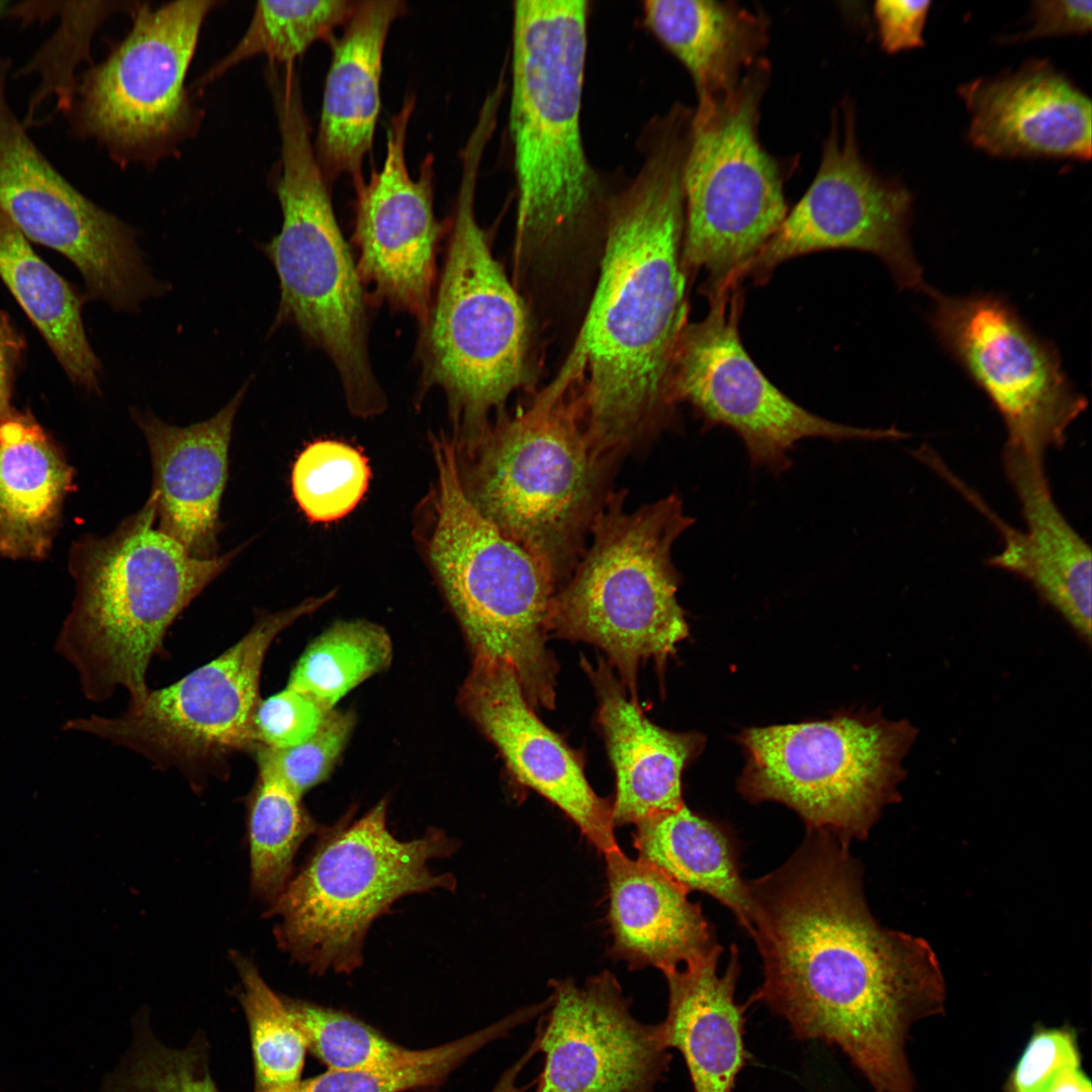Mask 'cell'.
Masks as SVG:
<instances>
[{
  "instance_id": "1",
  "label": "cell",
  "mask_w": 1092,
  "mask_h": 1092,
  "mask_svg": "<svg viewBox=\"0 0 1092 1092\" xmlns=\"http://www.w3.org/2000/svg\"><path fill=\"white\" fill-rule=\"evenodd\" d=\"M848 844L809 832L775 872L749 882L760 1001L795 1037L837 1046L874 1092H914L906 1039L943 1009L938 960L923 938L872 915Z\"/></svg>"
},
{
  "instance_id": "2",
  "label": "cell",
  "mask_w": 1092,
  "mask_h": 1092,
  "mask_svg": "<svg viewBox=\"0 0 1092 1092\" xmlns=\"http://www.w3.org/2000/svg\"><path fill=\"white\" fill-rule=\"evenodd\" d=\"M637 146L638 171L609 199L599 280L574 344L583 359L588 435L623 457L677 424L669 379L689 324L690 277L681 264L689 132L676 121L654 120Z\"/></svg>"
},
{
  "instance_id": "3",
  "label": "cell",
  "mask_w": 1092,
  "mask_h": 1092,
  "mask_svg": "<svg viewBox=\"0 0 1092 1092\" xmlns=\"http://www.w3.org/2000/svg\"><path fill=\"white\" fill-rule=\"evenodd\" d=\"M582 364L573 347L547 386L513 414H499L472 444L455 449L471 504L540 564L556 592L584 552L623 460L588 435Z\"/></svg>"
},
{
  "instance_id": "4",
  "label": "cell",
  "mask_w": 1092,
  "mask_h": 1092,
  "mask_svg": "<svg viewBox=\"0 0 1092 1092\" xmlns=\"http://www.w3.org/2000/svg\"><path fill=\"white\" fill-rule=\"evenodd\" d=\"M589 2L513 4L509 134L516 249L548 254L596 234L622 178L589 161L581 129Z\"/></svg>"
},
{
  "instance_id": "5",
  "label": "cell",
  "mask_w": 1092,
  "mask_h": 1092,
  "mask_svg": "<svg viewBox=\"0 0 1092 1092\" xmlns=\"http://www.w3.org/2000/svg\"><path fill=\"white\" fill-rule=\"evenodd\" d=\"M241 549L192 556L157 527L150 495L110 534L76 542L70 555L76 596L56 647L76 669L85 697L103 702L123 690L128 702L142 699L169 628Z\"/></svg>"
},
{
  "instance_id": "6",
  "label": "cell",
  "mask_w": 1092,
  "mask_h": 1092,
  "mask_svg": "<svg viewBox=\"0 0 1092 1092\" xmlns=\"http://www.w3.org/2000/svg\"><path fill=\"white\" fill-rule=\"evenodd\" d=\"M488 142L471 132L459 153L460 183L446 256L418 347L424 387L438 386L447 397L456 447L477 440L491 424V413H504L528 377L527 310L475 214Z\"/></svg>"
},
{
  "instance_id": "7",
  "label": "cell",
  "mask_w": 1092,
  "mask_h": 1092,
  "mask_svg": "<svg viewBox=\"0 0 1092 1092\" xmlns=\"http://www.w3.org/2000/svg\"><path fill=\"white\" fill-rule=\"evenodd\" d=\"M272 99L281 143L276 194L282 225L262 249L280 282L274 328L291 324L322 349L336 366L350 410L373 416L385 397L369 360L367 299L357 263L335 215L301 91L286 87Z\"/></svg>"
},
{
  "instance_id": "8",
  "label": "cell",
  "mask_w": 1092,
  "mask_h": 1092,
  "mask_svg": "<svg viewBox=\"0 0 1092 1092\" xmlns=\"http://www.w3.org/2000/svg\"><path fill=\"white\" fill-rule=\"evenodd\" d=\"M626 496L614 490L596 518L590 544L553 597L549 634L602 649L638 700L640 665L653 660L663 672L689 636L672 547L695 520L677 493L634 511L626 510Z\"/></svg>"
},
{
  "instance_id": "9",
  "label": "cell",
  "mask_w": 1092,
  "mask_h": 1092,
  "mask_svg": "<svg viewBox=\"0 0 1092 1092\" xmlns=\"http://www.w3.org/2000/svg\"><path fill=\"white\" fill-rule=\"evenodd\" d=\"M437 479L425 547L474 658L510 664L533 707L553 709L557 661L547 646L555 587L540 564L467 497L454 445L433 442Z\"/></svg>"
},
{
  "instance_id": "10",
  "label": "cell",
  "mask_w": 1092,
  "mask_h": 1092,
  "mask_svg": "<svg viewBox=\"0 0 1092 1092\" xmlns=\"http://www.w3.org/2000/svg\"><path fill=\"white\" fill-rule=\"evenodd\" d=\"M387 799L362 817L320 830L300 871L270 905L278 945L313 974H350L363 964L366 935L399 899L437 889L453 892L451 873L430 861L452 855L458 842L430 828L400 840L387 825Z\"/></svg>"
},
{
  "instance_id": "11",
  "label": "cell",
  "mask_w": 1092,
  "mask_h": 1092,
  "mask_svg": "<svg viewBox=\"0 0 1092 1092\" xmlns=\"http://www.w3.org/2000/svg\"><path fill=\"white\" fill-rule=\"evenodd\" d=\"M770 73L763 58L732 94L694 109L681 264L689 277L705 271L700 292L708 300L743 281L789 211L785 183L792 168L763 148L758 131Z\"/></svg>"
},
{
  "instance_id": "12",
  "label": "cell",
  "mask_w": 1092,
  "mask_h": 1092,
  "mask_svg": "<svg viewBox=\"0 0 1092 1092\" xmlns=\"http://www.w3.org/2000/svg\"><path fill=\"white\" fill-rule=\"evenodd\" d=\"M918 735L907 719L844 711L829 719L744 729L746 763L738 792L751 803H782L808 832L848 844L863 840L883 809L901 801L903 761Z\"/></svg>"
},
{
  "instance_id": "13",
  "label": "cell",
  "mask_w": 1092,
  "mask_h": 1092,
  "mask_svg": "<svg viewBox=\"0 0 1092 1092\" xmlns=\"http://www.w3.org/2000/svg\"><path fill=\"white\" fill-rule=\"evenodd\" d=\"M307 599L257 616L251 629L213 660L178 681L128 702L119 716L70 720L79 731L125 747L155 768L176 769L195 792L210 780L225 781L237 753L256 747L253 716L260 702L261 673L276 637L333 598Z\"/></svg>"
},
{
  "instance_id": "14",
  "label": "cell",
  "mask_w": 1092,
  "mask_h": 1092,
  "mask_svg": "<svg viewBox=\"0 0 1092 1092\" xmlns=\"http://www.w3.org/2000/svg\"><path fill=\"white\" fill-rule=\"evenodd\" d=\"M213 0L153 7L134 1L131 27L100 63L78 76L64 113L70 131L102 146L120 166L155 165L194 134L201 111L186 76Z\"/></svg>"
},
{
  "instance_id": "15",
  "label": "cell",
  "mask_w": 1092,
  "mask_h": 1092,
  "mask_svg": "<svg viewBox=\"0 0 1092 1092\" xmlns=\"http://www.w3.org/2000/svg\"><path fill=\"white\" fill-rule=\"evenodd\" d=\"M707 315L685 328L672 361L669 390L677 405L688 402L705 429L725 427L745 446L754 467L780 474L802 440H897L895 427L848 426L819 417L782 392L744 348L739 321L744 308L740 283L708 300Z\"/></svg>"
},
{
  "instance_id": "16",
  "label": "cell",
  "mask_w": 1092,
  "mask_h": 1092,
  "mask_svg": "<svg viewBox=\"0 0 1092 1092\" xmlns=\"http://www.w3.org/2000/svg\"><path fill=\"white\" fill-rule=\"evenodd\" d=\"M913 195L880 176L861 157L854 107L832 113L821 163L808 190L745 269L742 280L766 284L777 267L806 254L855 250L875 255L900 289L928 293L909 238Z\"/></svg>"
},
{
  "instance_id": "17",
  "label": "cell",
  "mask_w": 1092,
  "mask_h": 1092,
  "mask_svg": "<svg viewBox=\"0 0 1092 1092\" xmlns=\"http://www.w3.org/2000/svg\"><path fill=\"white\" fill-rule=\"evenodd\" d=\"M11 66L0 58V208L28 241L75 265L87 298L136 310L164 284L145 265L133 230L77 190L31 141L7 98Z\"/></svg>"
},
{
  "instance_id": "18",
  "label": "cell",
  "mask_w": 1092,
  "mask_h": 1092,
  "mask_svg": "<svg viewBox=\"0 0 1092 1092\" xmlns=\"http://www.w3.org/2000/svg\"><path fill=\"white\" fill-rule=\"evenodd\" d=\"M928 295L932 331L1000 414L1006 444L1041 454L1061 446L1087 401L1067 377L1057 348L1002 296L933 289Z\"/></svg>"
},
{
  "instance_id": "19",
  "label": "cell",
  "mask_w": 1092,
  "mask_h": 1092,
  "mask_svg": "<svg viewBox=\"0 0 1092 1092\" xmlns=\"http://www.w3.org/2000/svg\"><path fill=\"white\" fill-rule=\"evenodd\" d=\"M551 987L535 1032L544 1057L535 1092H655L671 1061L661 1022L634 1017L609 972Z\"/></svg>"
},
{
  "instance_id": "20",
  "label": "cell",
  "mask_w": 1092,
  "mask_h": 1092,
  "mask_svg": "<svg viewBox=\"0 0 1092 1092\" xmlns=\"http://www.w3.org/2000/svg\"><path fill=\"white\" fill-rule=\"evenodd\" d=\"M416 106L405 95L386 129V153L379 170L354 187L353 240L360 278L372 299L416 317L428 316L436 280V254L443 226L434 212V157L410 175L405 142Z\"/></svg>"
},
{
  "instance_id": "21",
  "label": "cell",
  "mask_w": 1092,
  "mask_h": 1092,
  "mask_svg": "<svg viewBox=\"0 0 1092 1092\" xmlns=\"http://www.w3.org/2000/svg\"><path fill=\"white\" fill-rule=\"evenodd\" d=\"M458 704L521 784L557 806L604 854L619 847L611 803L590 787L581 756L538 718L510 664L474 658Z\"/></svg>"
},
{
  "instance_id": "22",
  "label": "cell",
  "mask_w": 1092,
  "mask_h": 1092,
  "mask_svg": "<svg viewBox=\"0 0 1092 1092\" xmlns=\"http://www.w3.org/2000/svg\"><path fill=\"white\" fill-rule=\"evenodd\" d=\"M968 139L997 158H1091V101L1048 60L962 84Z\"/></svg>"
},
{
  "instance_id": "23",
  "label": "cell",
  "mask_w": 1092,
  "mask_h": 1092,
  "mask_svg": "<svg viewBox=\"0 0 1092 1092\" xmlns=\"http://www.w3.org/2000/svg\"><path fill=\"white\" fill-rule=\"evenodd\" d=\"M1044 454L1005 444L1006 475L1021 506L1025 530L1010 527L969 489L961 490L999 530L1003 548L988 559L1029 582L1090 645L1091 549L1057 507L1043 465Z\"/></svg>"
},
{
  "instance_id": "24",
  "label": "cell",
  "mask_w": 1092,
  "mask_h": 1092,
  "mask_svg": "<svg viewBox=\"0 0 1092 1092\" xmlns=\"http://www.w3.org/2000/svg\"><path fill=\"white\" fill-rule=\"evenodd\" d=\"M250 380L213 417L187 427L132 410L152 462L157 527L197 558L217 556L218 515L233 425Z\"/></svg>"
},
{
  "instance_id": "25",
  "label": "cell",
  "mask_w": 1092,
  "mask_h": 1092,
  "mask_svg": "<svg viewBox=\"0 0 1092 1092\" xmlns=\"http://www.w3.org/2000/svg\"><path fill=\"white\" fill-rule=\"evenodd\" d=\"M405 10L402 0L355 1L341 35L328 40L331 63L313 148L331 188L341 176L354 187L364 181L363 162L373 148L381 109L384 47Z\"/></svg>"
},
{
  "instance_id": "26",
  "label": "cell",
  "mask_w": 1092,
  "mask_h": 1092,
  "mask_svg": "<svg viewBox=\"0 0 1092 1092\" xmlns=\"http://www.w3.org/2000/svg\"><path fill=\"white\" fill-rule=\"evenodd\" d=\"M581 666L597 694L598 723L616 776L614 824L636 825L679 808L682 771L702 752L705 737L651 722L603 658L593 665L582 656Z\"/></svg>"
},
{
  "instance_id": "27",
  "label": "cell",
  "mask_w": 1092,
  "mask_h": 1092,
  "mask_svg": "<svg viewBox=\"0 0 1092 1092\" xmlns=\"http://www.w3.org/2000/svg\"><path fill=\"white\" fill-rule=\"evenodd\" d=\"M613 951L634 968L662 973L719 944L700 904L662 872L619 847L605 853Z\"/></svg>"
},
{
  "instance_id": "28",
  "label": "cell",
  "mask_w": 1092,
  "mask_h": 1092,
  "mask_svg": "<svg viewBox=\"0 0 1092 1092\" xmlns=\"http://www.w3.org/2000/svg\"><path fill=\"white\" fill-rule=\"evenodd\" d=\"M719 945L708 954L663 972L668 1005L661 1022L669 1050L680 1053L694 1092H732L745 1064L744 1013L735 990L740 974L735 945L723 974Z\"/></svg>"
},
{
  "instance_id": "29",
  "label": "cell",
  "mask_w": 1092,
  "mask_h": 1092,
  "mask_svg": "<svg viewBox=\"0 0 1092 1092\" xmlns=\"http://www.w3.org/2000/svg\"><path fill=\"white\" fill-rule=\"evenodd\" d=\"M642 21L686 68L698 102L732 94L769 41L766 14L734 1L646 0Z\"/></svg>"
},
{
  "instance_id": "30",
  "label": "cell",
  "mask_w": 1092,
  "mask_h": 1092,
  "mask_svg": "<svg viewBox=\"0 0 1092 1092\" xmlns=\"http://www.w3.org/2000/svg\"><path fill=\"white\" fill-rule=\"evenodd\" d=\"M73 468L29 412L0 418V556L44 558Z\"/></svg>"
},
{
  "instance_id": "31",
  "label": "cell",
  "mask_w": 1092,
  "mask_h": 1092,
  "mask_svg": "<svg viewBox=\"0 0 1092 1092\" xmlns=\"http://www.w3.org/2000/svg\"><path fill=\"white\" fill-rule=\"evenodd\" d=\"M638 858L690 891L703 892L727 907L752 934V900L739 871L735 842L725 828L685 804L636 824Z\"/></svg>"
},
{
  "instance_id": "32",
  "label": "cell",
  "mask_w": 1092,
  "mask_h": 1092,
  "mask_svg": "<svg viewBox=\"0 0 1092 1092\" xmlns=\"http://www.w3.org/2000/svg\"><path fill=\"white\" fill-rule=\"evenodd\" d=\"M0 278L76 384L98 390L101 364L85 334V297L48 265L0 208Z\"/></svg>"
},
{
  "instance_id": "33",
  "label": "cell",
  "mask_w": 1092,
  "mask_h": 1092,
  "mask_svg": "<svg viewBox=\"0 0 1092 1092\" xmlns=\"http://www.w3.org/2000/svg\"><path fill=\"white\" fill-rule=\"evenodd\" d=\"M134 1L93 2H22L9 10V16L28 23L41 17L58 14L61 22L52 37L43 43L17 77L37 74L39 86L32 94L23 125L28 128L40 105L50 97L57 99L56 111L67 112L77 87L76 69L90 61L94 34L110 15L128 13Z\"/></svg>"
},
{
  "instance_id": "34",
  "label": "cell",
  "mask_w": 1092,
  "mask_h": 1092,
  "mask_svg": "<svg viewBox=\"0 0 1092 1092\" xmlns=\"http://www.w3.org/2000/svg\"><path fill=\"white\" fill-rule=\"evenodd\" d=\"M544 1003L519 1009L478 1031L427 1050H408L385 1064L353 1071H327L301 1080L292 1092H404L437 1086L467 1058L508 1035L544 1010Z\"/></svg>"
},
{
  "instance_id": "35",
  "label": "cell",
  "mask_w": 1092,
  "mask_h": 1092,
  "mask_svg": "<svg viewBox=\"0 0 1092 1092\" xmlns=\"http://www.w3.org/2000/svg\"><path fill=\"white\" fill-rule=\"evenodd\" d=\"M392 656L391 639L381 626L364 620L338 622L309 643L287 687L333 710L350 691L386 669Z\"/></svg>"
},
{
  "instance_id": "36",
  "label": "cell",
  "mask_w": 1092,
  "mask_h": 1092,
  "mask_svg": "<svg viewBox=\"0 0 1092 1092\" xmlns=\"http://www.w3.org/2000/svg\"><path fill=\"white\" fill-rule=\"evenodd\" d=\"M246 804L251 890L271 905L291 879L297 850L320 827L301 797L261 775Z\"/></svg>"
},
{
  "instance_id": "37",
  "label": "cell",
  "mask_w": 1092,
  "mask_h": 1092,
  "mask_svg": "<svg viewBox=\"0 0 1092 1092\" xmlns=\"http://www.w3.org/2000/svg\"><path fill=\"white\" fill-rule=\"evenodd\" d=\"M355 1H258L242 38L198 81L202 89L242 62L265 56L268 63H295L316 40H329L349 18Z\"/></svg>"
},
{
  "instance_id": "38",
  "label": "cell",
  "mask_w": 1092,
  "mask_h": 1092,
  "mask_svg": "<svg viewBox=\"0 0 1092 1092\" xmlns=\"http://www.w3.org/2000/svg\"><path fill=\"white\" fill-rule=\"evenodd\" d=\"M240 1000L250 1032L254 1092H292L301 1081L307 1044L285 999L263 980L255 965L234 952Z\"/></svg>"
},
{
  "instance_id": "39",
  "label": "cell",
  "mask_w": 1092,
  "mask_h": 1092,
  "mask_svg": "<svg viewBox=\"0 0 1092 1092\" xmlns=\"http://www.w3.org/2000/svg\"><path fill=\"white\" fill-rule=\"evenodd\" d=\"M370 467L357 448L337 440L308 444L291 471L293 497L313 523H330L350 514L363 498Z\"/></svg>"
},
{
  "instance_id": "40",
  "label": "cell",
  "mask_w": 1092,
  "mask_h": 1092,
  "mask_svg": "<svg viewBox=\"0 0 1092 1092\" xmlns=\"http://www.w3.org/2000/svg\"><path fill=\"white\" fill-rule=\"evenodd\" d=\"M132 1042L118 1066L108 1074L101 1092H220L208 1067L201 1036L182 1049L162 1043L146 1020L133 1027Z\"/></svg>"
},
{
  "instance_id": "41",
  "label": "cell",
  "mask_w": 1092,
  "mask_h": 1092,
  "mask_svg": "<svg viewBox=\"0 0 1092 1092\" xmlns=\"http://www.w3.org/2000/svg\"><path fill=\"white\" fill-rule=\"evenodd\" d=\"M310 1051L329 1071H353L385 1064L406 1049L339 1010L284 998Z\"/></svg>"
},
{
  "instance_id": "42",
  "label": "cell",
  "mask_w": 1092,
  "mask_h": 1092,
  "mask_svg": "<svg viewBox=\"0 0 1092 1092\" xmlns=\"http://www.w3.org/2000/svg\"><path fill=\"white\" fill-rule=\"evenodd\" d=\"M354 726L353 712L333 709L317 731L297 745L284 748L257 745L251 754L258 775L279 782L302 798L330 777Z\"/></svg>"
},
{
  "instance_id": "43",
  "label": "cell",
  "mask_w": 1092,
  "mask_h": 1092,
  "mask_svg": "<svg viewBox=\"0 0 1092 1092\" xmlns=\"http://www.w3.org/2000/svg\"><path fill=\"white\" fill-rule=\"evenodd\" d=\"M330 711L309 696L286 687L258 703L253 716L256 746L297 745L317 731Z\"/></svg>"
},
{
  "instance_id": "44",
  "label": "cell",
  "mask_w": 1092,
  "mask_h": 1092,
  "mask_svg": "<svg viewBox=\"0 0 1092 1092\" xmlns=\"http://www.w3.org/2000/svg\"><path fill=\"white\" fill-rule=\"evenodd\" d=\"M1074 1033L1068 1028L1039 1029L1029 1039L1009 1083L1008 1092H1048L1067 1067H1079Z\"/></svg>"
},
{
  "instance_id": "45",
  "label": "cell",
  "mask_w": 1092,
  "mask_h": 1092,
  "mask_svg": "<svg viewBox=\"0 0 1092 1092\" xmlns=\"http://www.w3.org/2000/svg\"><path fill=\"white\" fill-rule=\"evenodd\" d=\"M931 1L882 0L874 5L881 48L888 54L921 48Z\"/></svg>"
},
{
  "instance_id": "46",
  "label": "cell",
  "mask_w": 1092,
  "mask_h": 1092,
  "mask_svg": "<svg viewBox=\"0 0 1092 1092\" xmlns=\"http://www.w3.org/2000/svg\"><path fill=\"white\" fill-rule=\"evenodd\" d=\"M1092 2L1084 0L1034 1L1027 29L1004 38L1006 42L1063 35H1084L1091 30Z\"/></svg>"
},
{
  "instance_id": "47",
  "label": "cell",
  "mask_w": 1092,
  "mask_h": 1092,
  "mask_svg": "<svg viewBox=\"0 0 1092 1092\" xmlns=\"http://www.w3.org/2000/svg\"><path fill=\"white\" fill-rule=\"evenodd\" d=\"M24 350L22 334L9 314L0 308V418L12 410V391Z\"/></svg>"
},
{
  "instance_id": "48",
  "label": "cell",
  "mask_w": 1092,
  "mask_h": 1092,
  "mask_svg": "<svg viewBox=\"0 0 1092 1092\" xmlns=\"http://www.w3.org/2000/svg\"><path fill=\"white\" fill-rule=\"evenodd\" d=\"M536 1054H538V1049L536 1042L533 1040L514 1065L505 1071L490 1092H523L524 1090H527L532 1084L520 1087L517 1085V1081L524 1067Z\"/></svg>"
},
{
  "instance_id": "49",
  "label": "cell",
  "mask_w": 1092,
  "mask_h": 1092,
  "mask_svg": "<svg viewBox=\"0 0 1092 1092\" xmlns=\"http://www.w3.org/2000/svg\"><path fill=\"white\" fill-rule=\"evenodd\" d=\"M1048 1092H1092L1091 1082L1079 1067H1067L1056 1076Z\"/></svg>"
},
{
  "instance_id": "50",
  "label": "cell",
  "mask_w": 1092,
  "mask_h": 1092,
  "mask_svg": "<svg viewBox=\"0 0 1092 1092\" xmlns=\"http://www.w3.org/2000/svg\"><path fill=\"white\" fill-rule=\"evenodd\" d=\"M7 8H8V2L7 1H0V17L6 12Z\"/></svg>"
}]
</instances>
